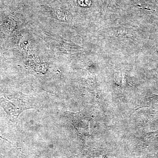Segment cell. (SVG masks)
<instances>
[{"label":"cell","mask_w":158,"mask_h":158,"mask_svg":"<svg viewBox=\"0 0 158 158\" xmlns=\"http://www.w3.org/2000/svg\"><path fill=\"white\" fill-rule=\"evenodd\" d=\"M79 3L81 6H87L90 5L91 1L90 0H79Z\"/></svg>","instance_id":"6da1fadb"}]
</instances>
